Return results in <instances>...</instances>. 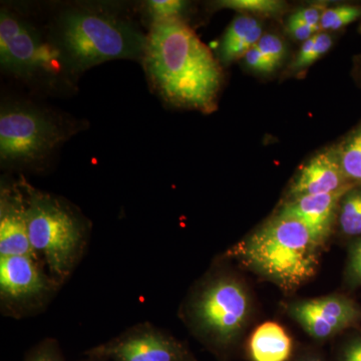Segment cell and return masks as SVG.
Here are the masks:
<instances>
[{
	"label": "cell",
	"mask_w": 361,
	"mask_h": 361,
	"mask_svg": "<svg viewBox=\"0 0 361 361\" xmlns=\"http://www.w3.org/2000/svg\"><path fill=\"white\" fill-rule=\"evenodd\" d=\"M142 61L149 82L169 103L205 113L215 109L222 80L219 63L179 18L154 21Z\"/></svg>",
	"instance_id": "obj_1"
},
{
	"label": "cell",
	"mask_w": 361,
	"mask_h": 361,
	"mask_svg": "<svg viewBox=\"0 0 361 361\" xmlns=\"http://www.w3.org/2000/svg\"><path fill=\"white\" fill-rule=\"evenodd\" d=\"M319 247L300 221L278 213L233 254L261 276L292 290L314 276Z\"/></svg>",
	"instance_id": "obj_2"
},
{
	"label": "cell",
	"mask_w": 361,
	"mask_h": 361,
	"mask_svg": "<svg viewBox=\"0 0 361 361\" xmlns=\"http://www.w3.org/2000/svg\"><path fill=\"white\" fill-rule=\"evenodd\" d=\"M58 39L63 59L78 71L114 59H142L147 44V37L129 21L87 8L61 16Z\"/></svg>",
	"instance_id": "obj_3"
},
{
	"label": "cell",
	"mask_w": 361,
	"mask_h": 361,
	"mask_svg": "<svg viewBox=\"0 0 361 361\" xmlns=\"http://www.w3.org/2000/svg\"><path fill=\"white\" fill-rule=\"evenodd\" d=\"M25 194L28 236L39 262L54 283L61 285L77 266L87 242L84 221L51 195L21 183Z\"/></svg>",
	"instance_id": "obj_4"
},
{
	"label": "cell",
	"mask_w": 361,
	"mask_h": 361,
	"mask_svg": "<svg viewBox=\"0 0 361 361\" xmlns=\"http://www.w3.org/2000/svg\"><path fill=\"white\" fill-rule=\"evenodd\" d=\"M63 140L49 116L30 106H4L0 114V157L6 163H32L44 158Z\"/></svg>",
	"instance_id": "obj_5"
},
{
	"label": "cell",
	"mask_w": 361,
	"mask_h": 361,
	"mask_svg": "<svg viewBox=\"0 0 361 361\" xmlns=\"http://www.w3.org/2000/svg\"><path fill=\"white\" fill-rule=\"evenodd\" d=\"M250 300L237 280L220 277L204 287L192 304V314L199 329L221 343L235 338L248 319Z\"/></svg>",
	"instance_id": "obj_6"
},
{
	"label": "cell",
	"mask_w": 361,
	"mask_h": 361,
	"mask_svg": "<svg viewBox=\"0 0 361 361\" xmlns=\"http://www.w3.org/2000/svg\"><path fill=\"white\" fill-rule=\"evenodd\" d=\"M65 61L59 47L47 44L37 30L16 14L0 13V63L20 77L56 73Z\"/></svg>",
	"instance_id": "obj_7"
},
{
	"label": "cell",
	"mask_w": 361,
	"mask_h": 361,
	"mask_svg": "<svg viewBox=\"0 0 361 361\" xmlns=\"http://www.w3.org/2000/svg\"><path fill=\"white\" fill-rule=\"evenodd\" d=\"M288 312L316 339L330 338L361 322V305L341 294L297 301L289 306Z\"/></svg>",
	"instance_id": "obj_8"
},
{
	"label": "cell",
	"mask_w": 361,
	"mask_h": 361,
	"mask_svg": "<svg viewBox=\"0 0 361 361\" xmlns=\"http://www.w3.org/2000/svg\"><path fill=\"white\" fill-rule=\"evenodd\" d=\"M58 286L30 256H0V296L9 307H30L44 301Z\"/></svg>",
	"instance_id": "obj_9"
},
{
	"label": "cell",
	"mask_w": 361,
	"mask_h": 361,
	"mask_svg": "<svg viewBox=\"0 0 361 361\" xmlns=\"http://www.w3.org/2000/svg\"><path fill=\"white\" fill-rule=\"evenodd\" d=\"M115 361H187L179 341L149 325H140L94 351Z\"/></svg>",
	"instance_id": "obj_10"
},
{
	"label": "cell",
	"mask_w": 361,
	"mask_h": 361,
	"mask_svg": "<svg viewBox=\"0 0 361 361\" xmlns=\"http://www.w3.org/2000/svg\"><path fill=\"white\" fill-rule=\"evenodd\" d=\"M0 256H30L39 260L28 236L25 194L16 186L1 188Z\"/></svg>",
	"instance_id": "obj_11"
},
{
	"label": "cell",
	"mask_w": 361,
	"mask_h": 361,
	"mask_svg": "<svg viewBox=\"0 0 361 361\" xmlns=\"http://www.w3.org/2000/svg\"><path fill=\"white\" fill-rule=\"evenodd\" d=\"M355 186L342 170L337 149H330L311 159L302 169L290 189L292 199L298 197L336 193Z\"/></svg>",
	"instance_id": "obj_12"
},
{
	"label": "cell",
	"mask_w": 361,
	"mask_h": 361,
	"mask_svg": "<svg viewBox=\"0 0 361 361\" xmlns=\"http://www.w3.org/2000/svg\"><path fill=\"white\" fill-rule=\"evenodd\" d=\"M348 190L291 199L282 206L279 214L300 221L322 246L331 233L339 203Z\"/></svg>",
	"instance_id": "obj_13"
},
{
	"label": "cell",
	"mask_w": 361,
	"mask_h": 361,
	"mask_svg": "<svg viewBox=\"0 0 361 361\" xmlns=\"http://www.w3.org/2000/svg\"><path fill=\"white\" fill-rule=\"evenodd\" d=\"M293 349L288 332L279 323L268 322L254 330L249 341L253 361H287Z\"/></svg>",
	"instance_id": "obj_14"
},
{
	"label": "cell",
	"mask_w": 361,
	"mask_h": 361,
	"mask_svg": "<svg viewBox=\"0 0 361 361\" xmlns=\"http://www.w3.org/2000/svg\"><path fill=\"white\" fill-rule=\"evenodd\" d=\"M262 25L256 18L239 14L226 30L220 47L221 59L226 63L242 58L263 37Z\"/></svg>",
	"instance_id": "obj_15"
},
{
	"label": "cell",
	"mask_w": 361,
	"mask_h": 361,
	"mask_svg": "<svg viewBox=\"0 0 361 361\" xmlns=\"http://www.w3.org/2000/svg\"><path fill=\"white\" fill-rule=\"evenodd\" d=\"M338 223L342 234L355 239L361 237V185H355L342 196Z\"/></svg>",
	"instance_id": "obj_16"
},
{
	"label": "cell",
	"mask_w": 361,
	"mask_h": 361,
	"mask_svg": "<svg viewBox=\"0 0 361 361\" xmlns=\"http://www.w3.org/2000/svg\"><path fill=\"white\" fill-rule=\"evenodd\" d=\"M336 149L345 177L351 184L361 185V122Z\"/></svg>",
	"instance_id": "obj_17"
},
{
	"label": "cell",
	"mask_w": 361,
	"mask_h": 361,
	"mask_svg": "<svg viewBox=\"0 0 361 361\" xmlns=\"http://www.w3.org/2000/svg\"><path fill=\"white\" fill-rule=\"evenodd\" d=\"M361 18V6L343 4L326 8L320 20V30H338Z\"/></svg>",
	"instance_id": "obj_18"
},
{
	"label": "cell",
	"mask_w": 361,
	"mask_h": 361,
	"mask_svg": "<svg viewBox=\"0 0 361 361\" xmlns=\"http://www.w3.org/2000/svg\"><path fill=\"white\" fill-rule=\"evenodd\" d=\"M218 6L235 9V11H249L264 16H272L279 13L283 9V2L277 0H224Z\"/></svg>",
	"instance_id": "obj_19"
},
{
	"label": "cell",
	"mask_w": 361,
	"mask_h": 361,
	"mask_svg": "<svg viewBox=\"0 0 361 361\" xmlns=\"http://www.w3.org/2000/svg\"><path fill=\"white\" fill-rule=\"evenodd\" d=\"M148 13L155 21L178 20L187 2L180 0H151L147 2Z\"/></svg>",
	"instance_id": "obj_20"
},
{
	"label": "cell",
	"mask_w": 361,
	"mask_h": 361,
	"mask_svg": "<svg viewBox=\"0 0 361 361\" xmlns=\"http://www.w3.org/2000/svg\"><path fill=\"white\" fill-rule=\"evenodd\" d=\"M256 47L276 68L284 58L285 47L283 42L276 35H263Z\"/></svg>",
	"instance_id": "obj_21"
},
{
	"label": "cell",
	"mask_w": 361,
	"mask_h": 361,
	"mask_svg": "<svg viewBox=\"0 0 361 361\" xmlns=\"http://www.w3.org/2000/svg\"><path fill=\"white\" fill-rule=\"evenodd\" d=\"M346 278L353 287H361V237L353 240L349 248Z\"/></svg>",
	"instance_id": "obj_22"
},
{
	"label": "cell",
	"mask_w": 361,
	"mask_h": 361,
	"mask_svg": "<svg viewBox=\"0 0 361 361\" xmlns=\"http://www.w3.org/2000/svg\"><path fill=\"white\" fill-rule=\"evenodd\" d=\"M246 65L251 68L252 70L260 71V73H270L274 71L275 66L272 63L266 58L264 54H262L257 47H252L250 51L247 52L244 56Z\"/></svg>",
	"instance_id": "obj_23"
},
{
	"label": "cell",
	"mask_w": 361,
	"mask_h": 361,
	"mask_svg": "<svg viewBox=\"0 0 361 361\" xmlns=\"http://www.w3.org/2000/svg\"><path fill=\"white\" fill-rule=\"evenodd\" d=\"M288 30L292 37L300 42H306L316 35L314 28L304 23L301 18L294 13L288 20Z\"/></svg>",
	"instance_id": "obj_24"
},
{
	"label": "cell",
	"mask_w": 361,
	"mask_h": 361,
	"mask_svg": "<svg viewBox=\"0 0 361 361\" xmlns=\"http://www.w3.org/2000/svg\"><path fill=\"white\" fill-rule=\"evenodd\" d=\"M325 9L326 8L323 6H312L299 9L295 13L304 23H307L317 32L320 30V20Z\"/></svg>",
	"instance_id": "obj_25"
},
{
	"label": "cell",
	"mask_w": 361,
	"mask_h": 361,
	"mask_svg": "<svg viewBox=\"0 0 361 361\" xmlns=\"http://www.w3.org/2000/svg\"><path fill=\"white\" fill-rule=\"evenodd\" d=\"M314 35L311 39L303 42L300 51L297 54L295 61L292 63L293 71H301L312 65V51L314 47Z\"/></svg>",
	"instance_id": "obj_26"
},
{
	"label": "cell",
	"mask_w": 361,
	"mask_h": 361,
	"mask_svg": "<svg viewBox=\"0 0 361 361\" xmlns=\"http://www.w3.org/2000/svg\"><path fill=\"white\" fill-rule=\"evenodd\" d=\"M341 361H361V334L351 337L344 344Z\"/></svg>",
	"instance_id": "obj_27"
},
{
	"label": "cell",
	"mask_w": 361,
	"mask_h": 361,
	"mask_svg": "<svg viewBox=\"0 0 361 361\" xmlns=\"http://www.w3.org/2000/svg\"><path fill=\"white\" fill-rule=\"evenodd\" d=\"M30 361H61V357L56 355V351L51 348H45L37 351Z\"/></svg>",
	"instance_id": "obj_28"
},
{
	"label": "cell",
	"mask_w": 361,
	"mask_h": 361,
	"mask_svg": "<svg viewBox=\"0 0 361 361\" xmlns=\"http://www.w3.org/2000/svg\"><path fill=\"white\" fill-rule=\"evenodd\" d=\"M301 361H322V360H318V358H316V357H307V358H305V360H303Z\"/></svg>",
	"instance_id": "obj_29"
},
{
	"label": "cell",
	"mask_w": 361,
	"mask_h": 361,
	"mask_svg": "<svg viewBox=\"0 0 361 361\" xmlns=\"http://www.w3.org/2000/svg\"><path fill=\"white\" fill-rule=\"evenodd\" d=\"M360 80H361V68H360Z\"/></svg>",
	"instance_id": "obj_30"
},
{
	"label": "cell",
	"mask_w": 361,
	"mask_h": 361,
	"mask_svg": "<svg viewBox=\"0 0 361 361\" xmlns=\"http://www.w3.org/2000/svg\"><path fill=\"white\" fill-rule=\"evenodd\" d=\"M360 32H361V26H360Z\"/></svg>",
	"instance_id": "obj_31"
}]
</instances>
